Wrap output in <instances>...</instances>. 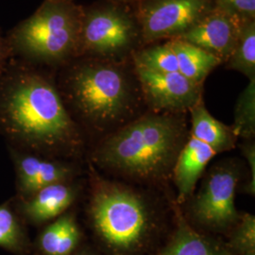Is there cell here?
<instances>
[{
	"label": "cell",
	"mask_w": 255,
	"mask_h": 255,
	"mask_svg": "<svg viewBox=\"0 0 255 255\" xmlns=\"http://www.w3.org/2000/svg\"><path fill=\"white\" fill-rule=\"evenodd\" d=\"M0 133L9 147L69 161L85 145L54 76L17 58L0 74Z\"/></svg>",
	"instance_id": "1"
},
{
	"label": "cell",
	"mask_w": 255,
	"mask_h": 255,
	"mask_svg": "<svg viewBox=\"0 0 255 255\" xmlns=\"http://www.w3.org/2000/svg\"><path fill=\"white\" fill-rule=\"evenodd\" d=\"M55 80L83 133H111L140 116L145 104L132 59L74 58L58 69Z\"/></svg>",
	"instance_id": "2"
},
{
	"label": "cell",
	"mask_w": 255,
	"mask_h": 255,
	"mask_svg": "<svg viewBox=\"0 0 255 255\" xmlns=\"http://www.w3.org/2000/svg\"><path fill=\"white\" fill-rule=\"evenodd\" d=\"M186 137L185 114L148 110L105 137L92 162L128 179L162 182L171 177Z\"/></svg>",
	"instance_id": "3"
},
{
	"label": "cell",
	"mask_w": 255,
	"mask_h": 255,
	"mask_svg": "<svg viewBox=\"0 0 255 255\" xmlns=\"http://www.w3.org/2000/svg\"><path fill=\"white\" fill-rule=\"evenodd\" d=\"M89 167L86 213L95 237L108 255H145L159 227L154 207L143 194Z\"/></svg>",
	"instance_id": "4"
},
{
	"label": "cell",
	"mask_w": 255,
	"mask_h": 255,
	"mask_svg": "<svg viewBox=\"0 0 255 255\" xmlns=\"http://www.w3.org/2000/svg\"><path fill=\"white\" fill-rule=\"evenodd\" d=\"M82 6L74 1L45 0L7 35L13 58L59 69L77 57Z\"/></svg>",
	"instance_id": "5"
},
{
	"label": "cell",
	"mask_w": 255,
	"mask_h": 255,
	"mask_svg": "<svg viewBox=\"0 0 255 255\" xmlns=\"http://www.w3.org/2000/svg\"><path fill=\"white\" fill-rule=\"evenodd\" d=\"M141 29L131 4L113 0L82 7L77 57L113 62L132 59L143 47Z\"/></svg>",
	"instance_id": "6"
},
{
	"label": "cell",
	"mask_w": 255,
	"mask_h": 255,
	"mask_svg": "<svg viewBox=\"0 0 255 255\" xmlns=\"http://www.w3.org/2000/svg\"><path fill=\"white\" fill-rule=\"evenodd\" d=\"M240 178V168L235 161L213 166L205 175L199 192L189 199L192 221L211 233L229 234L241 217L236 206Z\"/></svg>",
	"instance_id": "7"
},
{
	"label": "cell",
	"mask_w": 255,
	"mask_h": 255,
	"mask_svg": "<svg viewBox=\"0 0 255 255\" xmlns=\"http://www.w3.org/2000/svg\"><path fill=\"white\" fill-rule=\"evenodd\" d=\"M143 46L177 39L215 8L214 0H134Z\"/></svg>",
	"instance_id": "8"
},
{
	"label": "cell",
	"mask_w": 255,
	"mask_h": 255,
	"mask_svg": "<svg viewBox=\"0 0 255 255\" xmlns=\"http://www.w3.org/2000/svg\"><path fill=\"white\" fill-rule=\"evenodd\" d=\"M132 62L151 70L181 74L201 84L215 68L222 64L215 56L182 39L143 46L132 55Z\"/></svg>",
	"instance_id": "9"
},
{
	"label": "cell",
	"mask_w": 255,
	"mask_h": 255,
	"mask_svg": "<svg viewBox=\"0 0 255 255\" xmlns=\"http://www.w3.org/2000/svg\"><path fill=\"white\" fill-rule=\"evenodd\" d=\"M144 103L149 111L186 114L202 100L203 84L179 73L161 72L135 65Z\"/></svg>",
	"instance_id": "10"
},
{
	"label": "cell",
	"mask_w": 255,
	"mask_h": 255,
	"mask_svg": "<svg viewBox=\"0 0 255 255\" xmlns=\"http://www.w3.org/2000/svg\"><path fill=\"white\" fill-rule=\"evenodd\" d=\"M15 172L16 199H24L49 184L76 180L79 168L73 161L9 147Z\"/></svg>",
	"instance_id": "11"
},
{
	"label": "cell",
	"mask_w": 255,
	"mask_h": 255,
	"mask_svg": "<svg viewBox=\"0 0 255 255\" xmlns=\"http://www.w3.org/2000/svg\"><path fill=\"white\" fill-rule=\"evenodd\" d=\"M245 22L215 6L196 26L177 39L215 56L224 64L237 44Z\"/></svg>",
	"instance_id": "12"
},
{
	"label": "cell",
	"mask_w": 255,
	"mask_h": 255,
	"mask_svg": "<svg viewBox=\"0 0 255 255\" xmlns=\"http://www.w3.org/2000/svg\"><path fill=\"white\" fill-rule=\"evenodd\" d=\"M80 191V185L72 180L49 184L27 198H12L11 201L27 225L39 226L69 211Z\"/></svg>",
	"instance_id": "13"
},
{
	"label": "cell",
	"mask_w": 255,
	"mask_h": 255,
	"mask_svg": "<svg viewBox=\"0 0 255 255\" xmlns=\"http://www.w3.org/2000/svg\"><path fill=\"white\" fill-rule=\"evenodd\" d=\"M217 154L206 144L192 136L187 138L178 155L171 174L177 188V204L189 201L206 166Z\"/></svg>",
	"instance_id": "14"
},
{
	"label": "cell",
	"mask_w": 255,
	"mask_h": 255,
	"mask_svg": "<svg viewBox=\"0 0 255 255\" xmlns=\"http://www.w3.org/2000/svg\"><path fill=\"white\" fill-rule=\"evenodd\" d=\"M176 226L167 242L156 255H235L226 244L207 237L191 226L175 208Z\"/></svg>",
	"instance_id": "15"
},
{
	"label": "cell",
	"mask_w": 255,
	"mask_h": 255,
	"mask_svg": "<svg viewBox=\"0 0 255 255\" xmlns=\"http://www.w3.org/2000/svg\"><path fill=\"white\" fill-rule=\"evenodd\" d=\"M82 232L73 212L67 211L47 223L37 237L39 255H72L80 249Z\"/></svg>",
	"instance_id": "16"
},
{
	"label": "cell",
	"mask_w": 255,
	"mask_h": 255,
	"mask_svg": "<svg viewBox=\"0 0 255 255\" xmlns=\"http://www.w3.org/2000/svg\"><path fill=\"white\" fill-rule=\"evenodd\" d=\"M191 117V131L193 138L212 147L218 154L232 150L237 145V136L232 126H227L215 119L203 100L189 110Z\"/></svg>",
	"instance_id": "17"
},
{
	"label": "cell",
	"mask_w": 255,
	"mask_h": 255,
	"mask_svg": "<svg viewBox=\"0 0 255 255\" xmlns=\"http://www.w3.org/2000/svg\"><path fill=\"white\" fill-rule=\"evenodd\" d=\"M0 248L14 255H25L29 248L27 223L11 200L0 204Z\"/></svg>",
	"instance_id": "18"
},
{
	"label": "cell",
	"mask_w": 255,
	"mask_h": 255,
	"mask_svg": "<svg viewBox=\"0 0 255 255\" xmlns=\"http://www.w3.org/2000/svg\"><path fill=\"white\" fill-rule=\"evenodd\" d=\"M224 64L227 69L240 72L249 80L255 79V20L244 23L237 44Z\"/></svg>",
	"instance_id": "19"
},
{
	"label": "cell",
	"mask_w": 255,
	"mask_h": 255,
	"mask_svg": "<svg viewBox=\"0 0 255 255\" xmlns=\"http://www.w3.org/2000/svg\"><path fill=\"white\" fill-rule=\"evenodd\" d=\"M232 128L237 138H242L245 141L255 138V79L250 80L246 88L237 99Z\"/></svg>",
	"instance_id": "20"
},
{
	"label": "cell",
	"mask_w": 255,
	"mask_h": 255,
	"mask_svg": "<svg viewBox=\"0 0 255 255\" xmlns=\"http://www.w3.org/2000/svg\"><path fill=\"white\" fill-rule=\"evenodd\" d=\"M226 244L230 252L235 255H245L255 252V215L245 213L241 215L236 226L229 233Z\"/></svg>",
	"instance_id": "21"
},
{
	"label": "cell",
	"mask_w": 255,
	"mask_h": 255,
	"mask_svg": "<svg viewBox=\"0 0 255 255\" xmlns=\"http://www.w3.org/2000/svg\"><path fill=\"white\" fill-rule=\"evenodd\" d=\"M215 6L242 21L255 20V0H214Z\"/></svg>",
	"instance_id": "22"
},
{
	"label": "cell",
	"mask_w": 255,
	"mask_h": 255,
	"mask_svg": "<svg viewBox=\"0 0 255 255\" xmlns=\"http://www.w3.org/2000/svg\"><path fill=\"white\" fill-rule=\"evenodd\" d=\"M241 151L246 158L250 168L251 178L248 182L244 191L251 196H255V142L252 140H247L241 145Z\"/></svg>",
	"instance_id": "23"
},
{
	"label": "cell",
	"mask_w": 255,
	"mask_h": 255,
	"mask_svg": "<svg viewBox=\"0 0 255 255\" xmlns=\"http://www.w3.org/2000/svg\"><path fill=\"white\" fill-rule=\"evenodd\" d=\"M12 58L13 55L9 47L7 37L3 36L0 31V74L5 70Z\"/></svg>",
	"instance_id": "24"
},
{
	"label": "cell",
	"mask_w": 255,
	"mask_h": 255,
	"mask_svg": "<svg viewBox=\"0 0 255 255\" xmlns=\"http://www.w3.org/2000/svg\"><path fill=\"white\" fill-rule=\"evenodd\" d=\"M72 255H96L89 249H78Z\"/></svg>",
	"instance_id": "25"
},
{
	"label": "cell",
	"mask_w": 255,
	"mask_h": 255,
	"mask_svg": "<svg viewBox=\"0 0 255 255\" xmlns=\"http://www.w3.org/2000/svg\"><path fill=\"white\" fill-rule=\"evenodd\" d=\"M59 1H74V0H59Z\"/></svg>",
	"instance_id": "26"
},
{
	"label": "cell",
	"mask_w": 255,
	"mask_h": 255,
	"mask_svg": "<svg viewBox=\"0 0 255 255\" xmlns=\"http://www.w3.org/2000/svg\"></svg>",
	"instance_id": "27"
}]
</instances>
